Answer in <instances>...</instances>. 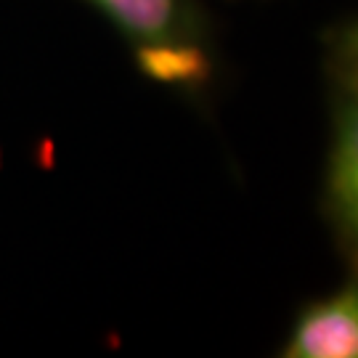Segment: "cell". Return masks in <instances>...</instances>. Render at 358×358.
<instances>
[{"label": "cell", "instance_id": "3957f363", "mask_svg": "<svg viewBox=\"0 0 358 358\" xmlns=\"http://www.w3.org/2000/svg\"><path fill=\"white\" fill-rule=\"evenodd\" d=\"M136 45L146 40L196 35L186 0H85Z\"/></svg>", "mask_w": 358, "mask_h": 358}, {"label": "cell", "instance_id": "6da1fadb", "mask_svg": "<svg viewBox=\"0 0 358 358\" xmlns=\"http://www.w3.org/2000/svg\"><path fill=\"white\" fill-rule=\"evenodd\" d=\"M282 356L358 358V276L300 310Z\"/></svg>", "mask_w": 358, "mask_h": 358}, {"label": "cell", "instance_id": "7a4b0ae2", "mask_svg": "<svg viewBox=\"0 0 358 358\" xmlns=\"http://www.w3.org/2000/svg\"><path fill=\"white\" fill-rule=\"evenodd\" d=\"M327 207L358 263V90H348L337 112L327 170Z\"/></svg>", "mask_w": 358, "mask_h": 358}, {"label": "cell", "instance_id": "277c9868", "mask_svg": "<svg viewBox=\"0 0 358 358\" xmlns=\"http://www.w3.org/2000/svg\"><path fill=\"white\" fill-rule=\"evenodd\" d=\"M133 48L138 69L162 85L196 88L213 75V62L205 48L196 43V35L146 40L136 43Z\"/></svg>", "mask_w": 358, "mask_h": 358}, {"label": "cell", "instance_id": "5b68a950", "mask_svg": "<svg viewBox=\"0 0 358 358\" xmlns=\"http://www.w3.org/2000/svg\"><path fill=\"white\" fill-rule=\"evenodd\" d=\"M334 51H337L340 66H343L348 90H358V22H353V24L340 32Z\"/></svg>", "mask_w": 358, "mask_h": 358}]
</instances>
